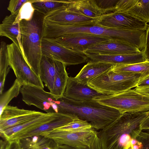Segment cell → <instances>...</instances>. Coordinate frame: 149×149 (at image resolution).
<instances>
[{
  "instance_id": "1",
  "label": "cell",
  "mask_w": 149,
  "mask_h": 149,
  "mask_svg": "<svg viewBox=\"0 0 149 149\" xmlns=\"http://www.w3.org/2000/svg\"><path fill=\"white\" fill-rule=\"evenodd\" d=\"M96 21L75 25L66 26L45 20L42 37L55 38L69 34L85 33L103 36L112 40L120 41L139 49L142 46L145 38L143 31L109 29L97 25L96 23Z\"/></svg>"
},
{
  "instance_id": "2",
  "label": "cell",
  "mask_w": 149,
  "mask_h": 149,
  "mask_svg": "<svg viewBox=\"0 0 149 149\" xmlns=\"http://www.w3.org/2000/svg\"><path fill=\"white\" fill-rule=\"evenodd\" d=\"M147 111L125 113L100 130L98 134L101 149H125L142 131L140 125Z\"/></svg>"
},
{
  "instance_id": "3",
  "label": "cell",
  "mask_w": 149,
  "mask_h": 149,
  "mask_svg": "<svg viewBox=\"0 0 149 149\" xmlns=\"http://www.w3.org/2000/svg\"><path fill=\"white\" fill-rule=\"evenodd\" d=\"M61 113L75 115L79 118L87 121L96 130L103 129L122 114L119 110L93 99L76 101L63 96Z\"/></svg>"
},
{
  "instance_id": "4",
  "label": "cell",
  "mask_w": 149,
  "mask_h": 149,
  "mask_svg": "<svg viewBox=\"0 0 149 149\" xmlns=\"http://www.w3.org/2000/svg\"><path fill=\"white\" fill-rule=\"evenodd\" d=\"M45 16L35 10L30 20H23L19 23L22 54L28 64L39 77L42 56L41 41Z\"/></svg>"
},
{
  "instance_id": "5",
  "label": "cell",
  "mask_w": 149,
  "mask_h": 149,
  "mask_svg": "<svg viewBox=\"0 0 149 149\" xmlns=\"http://www.w3.org/2000/svg\"><path fill=\"white\" fill-rule=\"evenodd\" d=\"M111 68L89 80L87 85L101 94L111 95L136 87L144 78L141 74L116 72Z\"/></svg>"
},
{
  "instance_id": "6",
  "label": "cell",
  "mask_w": 149,
  "mask_h": 149,
  "mask_svg": "<svg viewBox=\"0 0 149 149\" xmlns=\"http://www.w3.org/2000/svg\"><path fill=\"white\" fill-rule=\"evenodd\" d=\"M93 100L119 110L122 114L149 111V97L139 93L134 89L117 94L103 95Z\"/></svg>"
},
{
  "instance_id": "7",
  "label": "cell",
  "mask_w": 149,
  "mask_h": 149,
  "mask_svg": "<svg viewBox=\"0 0 149 149\" xmlns=\"http://www.w3.org/2000/svg\"><path fill=\"white\" fill-rule=\"evenodd\" d=\"M94 128L68 131L56 129L45 136L57 145H66L75 149H101L98 132Z\"/></svg>"
},
{
  "instance_id": "8",
  "label": "cell",
  "mask_w": 149,
  "mask_h": 149,
  "mask_svg": "<svg viewBox=\"0 0 149 149\" xmlns=\"http://www.w3.org/2000/svg\"><path fill=\"white\" fill-rule=\"evenodd\" d=\"M9 63L16 79L22 86H34L43 88L44 86L40 77L31 68L21 50L14 43L7 45Z\"/></svg>"
},
{
  "instance_id": "9",
  "label": "cell",
  "mask_w": 149,
  "mask_h": 149,
  "mask_svg": "<svg viewBox=\"0 0 149 149\" xmlns=\"http://www.w3.org/2000/svg\"><path fill=\"white\" fill-rule=\"evenodd\" d=\"M41 51L42 56L61 62L66 66L84 63L89 61L84 53L68 48L53 38H42Z\"/></svg>"
},
{
  "instance_id": "10",
  "label": "cell",
  "mask_w": 149,
  "mask_h": 149,
  "mask_svg": "<svg viewBox=\"0 0 149 149\" xmlns=\"http://www.w3.org/2000/svg\"><path fill=\"white\" fill-rule=\"evenodd\" d=\"M97 25L111 29L146 31L148 24L122 12L115 11L103 15L96 21Z\"/></svg>"
},
{
  "instance_id": "11",
  "label": "cell",
  "mask_w": 149,
  "mask_h": 149,
  "mask_svg": "<svg viewBox=\"0 0 149 149\" xmlns=\"http://www.w3.org/2000/svg\"><path fill=\"white\" fill-rule=\"evenodd\" d=\"M53 39L68 48L82 53L93 45L112 40L103 36L81 33L69 34Z\"/></svg>"
},
{
  "instance_id": "12",
  "label": "cell",
  "mask_w": 149,
  "mask_h": 149,
  "mask_svg": "<svg viewBox=\"0 0 149 149\" xmlns=\"http://www.w3.org/2000/svg\"><path fill=\"white\" fill-rule=\"evenodd\" d=\"M44 113L35 111L20 109L8 105L0 116V131L15 126L39 116Z\"/></svg>"
},
{
  "instance_id": "13",
  "label": "cell",
  "mask_w": 149,
  "mask_h": 149,
  "mask_svg": "<svg viewBox=\"0 0 149 149\" xmlns=\"http://www.w3.org/2000/svg\"><path fill=\"white\" fill-rule=\"evenodd\" d=\"M141 51L136 47L125 42L110 40L93 45L84 52L100 55H114L137 53Z\"/></svg>"
},
{
  "instance_id": "14",
  "label": "cell",
  "mask_w": 149,
  "mask_h": 149,
  "mask_svg": "<svg viewBox=\"0 0 149 149\" xmlns=\"http://www.w3.org/2000/svg\"><path fill=\"white\" fill-rule=\"evenodd\" d=\"M103 95L87 84L79 82L75 77L70 76L68 78L63 96L70 100L82 101L92 100Z\"/></svg>"
},
{
  "instance_id": "15",
  "label": "cell",
  "mask_w": 149,
  "mask_h": 149,
  "mask_svg": "<svg viewBox=\"0 0 149 149\" xmlns=\"http://www.w3.org/2000/svg\"><path fill=\"white\" fill-rule=\"evenodd\" d=\"M58 114L44 113L39 116L4 130L0 133L1 136L7 141L15 140L23 134L52 120Z\"/></svg>"
},
{
  "instance_id": "16",
  "label": "cell",
  "mask_w": 149,
  "mask_h": 149,
  "mask_svg": "<svg viewBox=\"0 0 149 149\" xmlns=\"http://www.w3.org/2000/svg\"><path fill=\"white\" fill-rule=\"evenodd\" d=\"M84 53L89 61L115 64H130L147 61L145 49L137 53L114 55H100L87 52Z\"/></svg>"
},
{
  "instance_id": "17",
  "label": "cell",
  "mask_w": 149,
  "mask_h": 149,
  "mask_svg": "<svg viewBox=\"0 0 149 149\" xmlns=\"http://www.w3.org/2000/svg\"><path fill=\"white\" fill-rule=\"evenodd\" d=\"M78 119L79 118L74 114L59 113L52 120L33 130L23 134L16 140H19L35 136H45L53 130L66 125Z\"/></svg>"
},
{
  "instance_id": "18",
  "label": "cell",
  "mask_w": 149,
  "mask_h": 149,
  "mask_svg": "<svg viewBox=\"0 0 149 149\" xmlns=\"http://www.w3.org/2000/svg\"><path fill=\"white\" fill-rule=\"evenodd\" d=\"M97 18H91L67 10L65 9L50 13L44 17V19L46 21L66 26H73L82 24L96 21Z\"/></svg>"
},
{
  "instance_id": "19",
  "label": "cell",
  "mask_w": 149,
  "mask_h": 149,
  "mask_svg": "<svg viewBox=\"0 0 149 149\" xmlns=\"http://www.w3.org/2000/svg\"><path fill=\"white\" fill-rule=\"evenodd\" d=\"M113 65L110 63L89 61L75 77L79 82L87 84L89 80L110 69Z\"/></svg>"
},
{
  "instance_id": "20",
  "label": "cell",
  "mask_w": 149,
  "mask_h": 149,
  "mask_svg": "<svg viewBox=\"0 0 149 149\" xmlns=\"http://www.w3.org/2000/svg\"><path fill=\"white\" fill-rule=\"evenodd\" d=\"M17 16L11 14L5 17L0 24V36L10 39L22 52L20 23H14Z\"/></svg>"
},
{
  "instance_id": "21",
  "label": "cell",
  "mask_w": 149,
  "mask_h": 149,
  "mask_svg": "<svg viewBox=\"0 0 149 149\" xmlns=\"http://www.w3.org/2000/svg\"><path fill=\"white\" fill-rule=\"evenodd\" d=\"M65 9L94 19L103 15L97 8L94 0H69Z\"/></svg>"
},
{
  "instance_id": "22",
  "label": "cell",
  "mask_w": 149,
  "mask_h": 149,
  "mask_svg": "<svg viewBox=\"0 0 149 149\" xmlns=\"http://www.w3.org/2000/svg\"><path fill=\"white\" fill-rule=\"evenodd\" d=\"M57 61L42 56L40 65V77L51 92L56 74Z\"/></svg>"
},
{
  "instance_id": "23",
  "label": "cell",
  "mask_w": 149,
  "mask_h": 149,
  "mask_svg": "<svg viewBox=\"0 0 149 149\" xmlns=\"http://www.w3.org/2000/svg\"><path fill=\"white\" fill-rule=\"evenodd\" d=\"M19 140L21 149H56L57 145L45 136H35Z\"/></svg>"
},
{
  "instance_id": "24",
  "label": "cell",
  "mask_w": 149,
  "mask_h": 149,
  "mask_svg": "<svg viewBox=\"0 0 149 149\" xmlns=\"http://www.w3.org/2000/svg\"><path fill=\"white\" fill-rule=\"evenodd\" d=\"M69 0H31L35 10L44 15L65 9Z\"/></svg>"
},
{
  "instance_id": "25",
  "label": "cell",
  "mask_w": 149,
  "mask_h": 149,
  "mask_svg": "<svg viewBox=\"0 0 149 149\" xmlns=\"http://www.w3.org/2000/svg\"><path fill=\"white\" fill-rule=\"evenodd\" d=\"M66 67L62 63L57 61L53 88L49 92L51 93L60 96H63L69 77Z\"/></svg>"
},
{
  "instance_id": "26",
  "label": "cell",
  "mask_w": 149,
  "mask_h": 149,
  "mask_svg": "<svg viewBox=\"0 0 149 149\" xmlns=\"http://www.w3.org/2000/svg\"><path fill=\"white\" fill-rule=\"evenodd\" d=\"M111 70L117 72L141 74L144 78L149 75V61L130 64H115Z\"/></svg>"
},
{
  "instance_id": "27",
  "label": "cell",
  "mask_w": 149,
  "mask_h": 149,
  "mask_svg": "<svg viewBox=\"0 0 149 149\" xmlns=\"http://www.w3.org/2000/svg\"><path fill=\"white\" fill-rule=\"evenodd\" d=\"M122 12L147 23L149 22V0H137L131 8Z\"/></svg>"
},
{
  "instance_id": "28",
  "label": "cell",
  "mask_w": 149,
  "mask_h": 149,
  "mask_svg": "<svg viewBox=\"0 0 149 149\" xmlns=\"http://www.w3.org/2000/svg\"><path fill=\"white\" fill-rule=\"evenodd\" d=\"M6 43L2 41L0 49V94H2L6 77L9 72L10 67Z\"/></svg>"
},
{
  "instance_id": "29",
  "label": "cell",
  "mask_w": 149,
  "mask_h": 149,
  "mask_svg": "<svg viewBox=\"0 0 149 149\" xmlns=\"http://www.w3.org/2000/svg\"><path fill=\"white\" fill-rule=\"evenodd\" d=\"M22 86L17 79L15 80L10 88L0 96V114L9 103L14 98L17 97L20 93Z\"/></svg>"
},
{
  "instance_id": "30",
  "label": "cell",
  "mask_w": 149,
  "mask_h": 149,
  "mask_svg": "<svg viewBox=\"0 0 149 149\" xmlns=\"http://www.w3.org/2000/svg\"><path fill=\"white\" fill-rule=\"evenodd\" d=\"M31 0L25 3L22 6L17 15L14 23H19L22 20H30L33 17L35 11L31 2Z\"/></svg>"
},
{
  "instance_id": "31",
  "label": "cell",
  "mask_w": 149,
  "mask_h": 149,
  "mask_svg": "<svg viewBox=\"0 0 149 149\" xmlns=\"http://www.w3.org/2000/svg\"><path fill=\"white\" fill-rule=\"evenodd\" d=\"M92 127L91 124L86 120L78 119L57 129L73 131L84 130Z\"/></svg>"
},
{
  "instance_id": "32",
  "label": "cell",
  "mask_w": 149,
  "mask_h": 149,
  "mask_svg": "<svg viewBox=\"0 0 149 149\" xmlns=\"http://www.w3.org/2000/svg\"><path fill=\"white\" fill-rule=\"evenodd\" d=\"M118 0H94L97 8L104 15L114 12Z\"/></svg>"
},
{
  "instance_id": "33",
  "label": "cell",
  "mask_w": 149,
  "mask_h": 149,
  "mask_svg": "<svg viewBox=\"0 0 149 149\" xmlns=\"http://www.w3.org/2000/svg\"><path fill=\"white\" fill-rule=\"evenodd\" d=\"M29 0H11L10 1L7 9L11 14L17 15L23 4Z\"/></svg>"
},
{
  "instance_id": "34",
  "label": "cell",
  "mask_w": 149,
  "mask_h": 149,
  "mask_svg": "<svg viewBox=\"0 0 149 149\" xmlns=\"http://www.w3.org/2000/svg\"><path fill=\"white\" fill-rule=\"evenodd\" d=\"M137 0H118L115 8V11L124 12L133 6Z\"/></svg>"
},
{
  "instance_id": "35",
  "label": "cell",
  "mask_w": 149,
  "mask_h": 149,
  "mask_svg": "<svg viewBox=\"0 0 149 149\" xmlns=\"http://www.w3.org/2000/svg\"><path fill=\"white\" fill-rule=\"evenodd\" d=\"M136 139L141 143L139 149H149V133L141 131Z\"/></svg>"
},
{
  "instance_id": "36",
  "label": "cell",
  "mask_w": 149,
  "mask_h": 149,
  "mask_svg": "<svg viewBox=\"0 0 149 149\" xmlns=\"http://www.w3.org/2000/svg\"><path fill=\"white\" fill-rule=\"evenodd\" d=\"M4 149H21L19 140L7 141Z\"/></svg>"
},
{
  "instance_id": "37",
  "label": "cell",
  "mask_w": 149,
  "mask_h": 149,
  "mask_svg": "<svg viewBox=\"0 0 149 149\" xmlns=\"http://www.w3.org/2000/svg\"><path fill=\"white\" fill-rule=\"evenodd\" d=\"M144 49L147 61H149V24L146 30V45Z\"/></svg>"
},
{
  "instance_id": "38",
  "label": "cell",
  "mask_w": 149,
  "mask_h": 149,
  "mask_svg": "<svg viewBox=\"0 0 149 149\" xmlns=\"http://www.w3.org/2000/svg\"><path fill=\"white\" fill-rule=\"evenodd\" d=\"M140 128L142 130H149V111H147V116L142 121Z\"/></svg>"
},
{
  "instance_id": "39",
  "label": "cell",
  "mask_w": 149,
  "mask_h": 149,
  "mask_svg": "<svg viewBox=\"0 0 149 149\" xmlns=\"http://www.w3.org/2000/svg\"><path fill=\"white\" fill-rule=\"evenodd\" d=\"M137 92L149 97V86L141 87H136L134 89Z\"/></svg>"
},
{
  "instance_id": "40",
  "label": "cell",
  "mask_w": 149,
  "mask_h": 149,
  "mask_svg": "<svg viewBox=\"0 0 149 149\" xmlns=\"http://www.w3.org/2000/svg\"><path fill=\"white\" fill-rule=\"evenodd\" d=\"M149 86V75L141 80L138 83L136 87H141Z\"/></svg>"
},
{
  "instance_id": "41",
  "label": "cell",
  "mask_w": 149,
  "mask_h": 149,
  "mask_svg": "<svg viewBox=\"0 0 149 149\" xmlns=\"http://www.w3.org/2000/svg\"><path fill=\"white\" fill-rule=\"evenodd\" d=\"M56 149H75L70 146L66 145H57Z\"/></svg>"
},
{
  "instance_id": "42",
  "label": "cell",
  "mask_w": 149,
  "mask_h": 149,
  "mask_svg": "<svg viewBox=\"0 0 149 149\" xmlns=\"http://www.w3.org/2000/svg\"><path fill=\"white\" fill-rule=\"evenodd\" d=\"M125 149H134L133 145L131 142L128 144Z\"/></svg>"
}]
</instances>
